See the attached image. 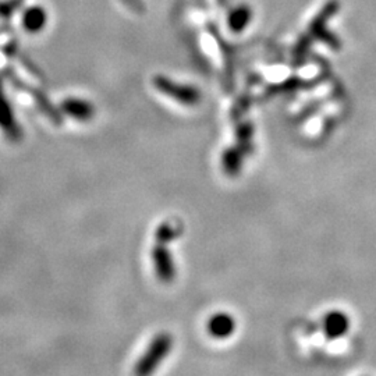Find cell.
I'll return each instance as SVG.
<instances>
[{
	"instance_id": "1",
	"label": "cell",
	"mask_w": 376,
	"mask_h": 376,
	"mask_svg": "<svg viewBox=\"0 0 376 376\" xmlns=\"http://www.w3.org/2000/svg\"><path fill=\"white\" fill-rule=\"evenodd\" d=\"M153 86L156 91L163 93L164 97L185 105V106H196L201 102L203 97L198 88L193 85H187V84H180L176 82L166 75H156L153 79Z\"/></svg>"
},
{
	"instance_id": "2",
	"label": "cell",
	"mask_w": 376,
	"mask_h": 376,
	"mask_svg": "<svg viewBox=\"0 0 376 376\" xmlns=\"http://www.w3.org/2000/svg\"><path fill=\"white\" fill-rule=\"evenodd\" d=\"M173 348V337L169 333H159L153 337L149 347L134 368L135 375H151L163 362Z\"/></svg>"
},
{
	"instance_id": "3",
	"label": "cell",
	"mask_w": 376,
	"mask_h": 376,
	"mask_svg": "<svg viewBox=\"0 0 376 376\" xmlns=\"http://www.w3.org/2000/svg\"><path fill=\"white\" fill-rule=\"evenodd\" d=\"M8 78L9 81L15 85L16 89L21 91V92H28L30 95L32 97L34 102L37 104L38 109L41 111V113L49 119V122L55 126H62L64 123L63 120V113L60 111V108H56L50 100L45 95V92L35 88V86H30L28 84H26L24 81H21L19 77H16L13 73H9L8 74Z\"/></svg>"
},
{
	"instance_id": "4",
	"label": "cell",
	"mask_w": 376,
	"mask_h": 376,
	"mask_svg": "<svg viewBox=\"0 0 376 376\" xmlns=\"http://www.w3.org/2000/svg\"><path fill=\"white\" fill-rule=\"evenodd\" d=\"M0 130L12 141L19 142L23 138V131L16 120V115L5 95V91L0 81Z\"/></svg>"
},
{
	"instance_id": "5",
	"label": "cell",
	"mask_w": 376,
	"mask_h": 376,
	"mask_svg": "<svg viewBox=\"0 0 376 376\" xmlns=\"http://www.w3.org/2000/svg\"><path fill=\"white\" fill-rule=\"evenodd\" d=\"M152 261L158 279L163 283H171L176 279V265L166 244H158L152 248Z\"/></svg>"
},
{
	"instance_id": "6",
	"label": "cell",
	"mask_w": 376,
	"mask_h": 376,
	"mask_svg": "<svg viewBox=\"0 0 376 376\" xmlns=\"http://www.w3.org/2000/svg\"><path fill=\"white\" fill-rule=\"evenodd\" d=\"M60 111L63 115H67L81 123H86L95 116V106L85 100L78 98H66L62 101Z\"/></svg>"
},
{
	"instance_id": "7",
	"label": "cell",
	"mask_w": 376,
	"mask_h": 376,
	"mask_svg": "<svg viewBox=\"0 0 376 376\" xmlns=\"http://www.w3.org/2000/svg\"><path fill=\"white\" fill-rule=\"evenodd\" d=\"M322 329H323V335L329 340H337L348 332L350 319L341 311H330L323 318Z\"/></svg>"
},
{
	"instance_id": "8",
	"label": "cell",
	"mask_w": 376,
	"mask_h": 376,
	"mask_svg": "<svg viewBox=\"0 0 376 376\" xmlns=\"http://www.w3.org/2000/svg\"><path fill=\"white\" fill-rule=\"evenodd\" d=\"M208 333L215 339H227L236 330V321L230 314L219 312L211 317L208 325Z\"/></svg>"
},
{
	"instance_id": "9",
	"label": "cell",
	"mask_w": 376,
	"mask_h": 376,
	"mask_svg": "<svg viewBox=\"0 0 376 376\" xmlns=\"http://www.w3.org/2000/svg\"><path fill=\"white\" fill-rule=\"evenodd\" d=\"M48 24V13L42 6H31L21 16V26L28 34H39Z\"/></svg>"
},
{
	"instance_id": "10",
	"label": "cell",
	"mask_w": 376,
	"mask_h": 376,
	"mask_svg": "<svg viewBox=\"0 0 376 376\" xmlns=\"http://www.w3.org/2000/svg\"><path fill=\"white\" fill-rule=\"evenodd\" d=\"M254 124L251 122H237L236 123V147L245 155L250 156L254 152Z\"/></svg>"
},
{
	"instance_id": "11",
	"label": "cell",
	"mask_w": 376,
	"mask_h": 376,
	"mask_svg": "<svg viewBox=\"0 0 376 376\" xmlns=\"http://www.w3.org/2000/svg\"><path fill=\"white\" fill-rule=\"evenodd\" d=\"M244 153L237 147H230L222 153V169L229 177H237L243 170Z\"/></svg>"
},
{
	"instance_id": "12",
	"label": "cell",
	"mask_w": 376,
	"mask_h": 376,
	"mask_svg": "<svg viewBox=\"0 0 376 376\" xmlns=\"http://www.w3.org/2000/svg\"><path fill=\"white\" fill-rule=\"evenodd\" d=\"M182 234V225L177 220H166L158 226L155 240L158 244H169Z\"/></svg>"
},
{
	"instance_id": "13",
	"label": "cell",
	"mask_w": 376,
	"mask_h": 376,
	"mask_svg": "<svg viewBox=\"0 0 376 376\" xmlns=\"http://www.w3.org/2000/svg\"><path fill=\"white\" fill-rule=\"evenodd\" d=\"M251 20V10L250 8H238L229 16V27L233 32H241Z\"/></svg>"
}]
</instances>
